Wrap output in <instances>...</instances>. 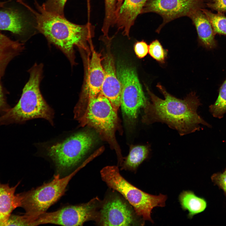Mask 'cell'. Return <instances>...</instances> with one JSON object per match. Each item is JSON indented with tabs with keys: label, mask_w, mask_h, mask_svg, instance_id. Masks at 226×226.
Masks as SVG:
<instances>
[{
	"label": "cell",
	"mask_w": 226,
	"mask_h": 226,
	"mask_svg": "<svg viewBox=\"0 0 226 226\" xmlns=\"http://www.w3.org/2000/svg\"><path fill=\"white\" fill-rule=\"evenodd\" d=\"M100 55L93 51L89 64L86 84L81 100L95 96L101 93L105 73Z\"/></svg>",
	"instance_id": "14"
},
{
	"label": "cell",
	"mask_w": 226,
	"mask_h": 226,
	"mask_svg": "<svg viewBox=\"0 0 226 226\" xmlns=\"http://www.w3.org/2000/svg\"><path fill=\"white\" fill-rule=\"evenodd\" d=\"M157 87L164 99L159 98L146 88L151 100V102L148 101L144 108L145 115L143 120L146 123H165L177 131L181 136L199 130L200 124L211 127L197 113L201 104L195 93H191L181 100L168 93L160 84H158Z\"/></svg>",
	"instance_id": "1"
},
{
	"label": "cell",
	"mask_w": 226,
	"mask_h": 226,
	"mask_svg": "<svg viewBox=\"0 0 226 226\" xmlns=\"http://www.w3.org/2000/svg\"><path fill=\"white\" fill-rule=\"evenodd\" d=\"M84 165L82 164L64 176H61L57 174L51 181L27 192L18 194L20 207L24 209L26 214L35 218L46 212L63 195L70 180Z\"/></svg>",
	"instance_id": "7"
},
{
	"label": "cell",
	"mask_w": 226,
	"mask_h": 226,
	"mask_svg": "<svg viewBox=\"0 0 226 226\" xmlns=\"http://www.w3.org/2000/svg\"><path fill=\"white\" fill-rule=\"evenodd\" d=\"M202 9L193 11L188 17L196 28L200 44L208 50H212L217 47V42L211 24Z\"/></svg>",
	"instance_id": "15"
},
{
	"label": "cell",
	"mask_w": 226,
	"mask_h": 226,
	"mask_svg": "<svg viewBox=\"0 0 226 226\" xmlns=\"http://www.w3.org/2000/svg\"><path fill=\"white\" fill-rule=\"evenodd\" d=\"M1 77H0V79ZM8 104L0 82V114L1 115L7 112L10 109Z\"/></svg>",
	"instance_id": "30"
},
{
	"label": "cell",
	"mask_w": 226,
	"mask_h": 226,
	"mask_svg": "<svg viewBox=\"0 0 226 226\" xmlns=\"http://www.w3.org/2000/svg\"><path fill=\"white\" fill-rule=\"evenodd\" d=\"M5 3V2H0V8L3 7Z\"/></svg>",
	"instance_id": "32"
},
{
	"label": "cell",
	"mask_w": 226,
	"mask_h": 226,
	"mask_svg": "<svg viewBox=\"0 0 226 226\" xmlns=\"http://www.w3.org/2000/svg\"><path fill=\"white\" fill-rule=\"evenodd\" d=\"M202 10L210 22L215 34L226 35V17L221 13H214L203 8Z\"/></svg>",
	"instance_id": "22"
},
{
	"label": "cell",
	"mask_w": 226,
	"mask_h": 226,
	"mask_svg": "<svg viewBox=\"0 0 226 226\" xmlns=\"http://www.w3.org/2000/svg\"><path fill=\"white\" fill-rule=\"evenodd\" d=\"M17 2H19L20 3L24 5L25 6V7H26L27 8H28L30 9V8L28 5H27L22 0H16Z\"/></svg>",
	"instance_id": "31"
},
{
	"label": "cell",
	"mask_w": 226,
	"mask_h": 226,
	"mask_svg": "<svg viewBox=\"0 0 226 226\" xmlns=\"http://www.w3.org/2000/svg\"><path fill=\"white\" fill-rule=\"evenodd\" d=\"M209 110L214 117L218 119L222 118L226 113V78L219 88L217 100L209 106Z\"/></svg>",
	"instance_id": "21"
},
{
	"label": "cell",
	"mask_w": 226,
	"mask_h": 226,
	"mask_svg": "<svg viewBox=\"0 0 226 226\" xmlns=\"http://www.w3.org/2000/svg\"><path fill=\"white\" fill-rule=\"evenodd\" d=\"M116 0H105V14L102 28L105 34H108L110 26L113 25Z\"/></svg>",
	"instance_id": "23"
},
{
	"label": "cell",
	"mask_w": 226,
	"mask_h": 226,
	"mask_svg": "<svg viewBox=\"0 0 226 226\" xmlns=\"http://www.w3.org/2000/svg\"><path fill=\"white\" fill-rule=\"evenodd\" d=\"M43 65L35 64L29 70L30 78L17 104L0 116V125L21 123L35 118H42L54 124V113L43 98L40 84Z\"/></svg>",
	"instance_id": "3"
},
{
	"label": "cell",
	"mask_w": 226,
	"mask_h": 226,
	"mask_svg": "<svg viewBox=\"0 0 226 226\" xmlns=\"http://www.w3.org/2000/svg\"><path fill=\"white\" fill-rule=\"evenodd\" d=\"M35 219L25 213L23 215H11L6 225L34 226Z\"/></svg>",
	"instance_id": "26"
},
{
	"label": "cell",
	"mask_w": 226,
	"mask_h": 226,
	"mask_svg": "<svg viewBox=\"0 0 226 226\" xmlns=\"http://www.w3.org/2000/svg\"><path fill=\"white\" fill-rule=\"evenodd\" d=\"M179 198L183 209L189 211L188 217L190 218L204 211L207 207V202L205 199L197 196L191 191H183Z\"/></svg>",
	"instance_id": "19"
},
{
	"label": "cell",
	"mask_w": 226,
	"mask_h": 226,
	"mask_svg": "<svg viewBox=\"0 0 226 226\" xmlns=\"http://www.w3.org/2000/svg\"><path fill=\"white\" fill-rule=\"evenodd\" d=\"M121 86V106L128 118H136L141 108H144L148 101L143 93L137 73L132 68L119 65L116 70Z\"/></svg>",
	"instance_id": "9"
},
{
	"label": "cell",
	"mask_w": 226,
	"mask_h": 226,
	"mask_svg": "<svg viewBox=\"0 0 226 226\" xmlns=\"http://www.w3.org/2000/svg\"><path fill=\"white\" fill-rule=\"evenodd\" d=\"M148 0H118L115 12L114 24L129 35L132 26Z\"/></svg>",
	"instance_id": "12"
},
{
	"label": "cell",
	"mask_w": 226,
	"mask_h": 226,
	"mask_svg": "<svg viewBox=\"0 0 226 226\" xmlns=\"http://www.w3.org/2000/svg\"><path fill=\"white\" fill-rule=\"evenodd\" d=\"M103 67L105 76L100 93L108 99L117 111L121 106V86L110 54H107L105 57Z\"/></svg>",
	"instance_id": "13"
},
{
	"label": "cell",
	"mask_w": 226,
	"mask_h": 226,
	"mask_svg": "<svg viewBox=\"0 0 226 226\" xmlns=\"http://www.w3.org/2000/svg\"><path fill=\"white\" fill-rule=\"evenodd\" d=\"M203 0V1H209V2H212L214 0Z\"/></svg>",
	"instance_id": "33"
},
{
	"label": "cell",
	"mask_w": 226,
	"mask_h": 226,
	"mask_svg": "<svg viewBox=\"0 0 226 226\" xmlns=\"http://www.w3.org/2000/svg\"><path fill=\"white\" fill-rule=\"evenodd\" d=\"M134 49L136 55L139 58L144 57L148 52V45L143 40L136 42Z\"/></svg>",
	"instance_id": "28"
},
{
	"label": "cell",
	"mask_w": 226,
	"mask_h": 226,
	"mask_svg": "<svg viewBox=\"0 0 226 226\" xmlns=\"http://www.w3.org/2000/svg\"><path fill=\"white\" fill-rule=\"evenodd\" d=\"M148 149L143 145L135 146L130 150L128 156L121 164V170L135 171L148 156Z\"/></svg>",
	"instance_id": "20"
},
{
	"label": "cell",
	"mask_w": 226,
	"mask_h": 226,
	"mask_svg": "<svg viewBox=\"0 0 226 226\" xmlns=\"http://www.w3.org/2000/svg\"><path fill=\"white\" fill-rule=\"evenodd\" d=\"M38 12L35 15L36 28L48 41L59 48L71 63L74 60V48L84 47L91 36L93 27L89 23L80 25L69 21L64 17L48 12L36 3Z\"/></svg>",
	"instance_id": "2"
},
{
	"label": "cell",
	"mask_w": 226,
	"mask_h": 226,
	"mask_svg": "<svg viewBox=\"0 0 226 226\" xmlns=\"http://www.w3.org/2000/svg\"><path fill=\"white\" fill-rule=\"evenodd\" d=\"M67 0H47L41 6L46 11L64 16V9Z\"/></svg>",
	"instance_id": "25"
},
{
	"label": "cell",
	"mask_w": 226,
	"mask_h": 226,
	"mask_svg": "<svg viewBox=\"0 0 226 226\" xmlns=\"http://www.w3.org/2000/svg\"><path fill=\"white\" fill-rule=\"evenodd\" d=\"M18 184L10 187L0 183V225L6 226L12 211L20 207L18 195L14 194Z\"/></svg>",
	"instance_id": "16"
},
{
	"label": "cell",
	"mask_w": 226,
	"mask_h": 226,
	"mask_svg": "<svg viewBox=\"0 0 226 226\" xmlns=\"http://www.w3.org/2000/svg\"><path fill=\"white\" fill-rule=\"evenodd\" d=\"M154 59L160 63H164L167 56V51L165 50L157 40L151 42L148 46V52Z\"/></svg>",
	"instance_id": "24"
},
{
	"label": "cell",
	"mask_w": 226,
	"mask_h": 226,
	"mask_svg": "<svg viewBox=\"0 0 226 226\" xmlns=\"http://www.w3.org/2000/svg\"><path fill=\"white\" fill-rule=\"evenodd\" d=\"M95 141L93 133L82 131L71 133L63 138L46 143L43 146L46 155L52 161L57 174L62 176L76 169Z\"/></svg>",
	"instance_id": "4"
},
{
	"label": "cell",
	"mask_w": 226,
	"mask_h": 226,
	"mask_svg": "<svg viewBox=\"0 0 226 226\" xmlns=\"http://www.w3.org/2000/svg\"><path fill=\"white\" fill-rule=\"evenodd\" d=\"M23 45L0 32V77H2L8 63L22 51Z\"/></svg>",
	"instance_id": "18"
},
{
	"label": "cell",
	"mask_w": 226,
	"mask_h": 226,
	"mask_svg": "<svg viewBox=\"0 0 226 226\" xmlns=\"http://www.w3.org/2000/svg\"><path fill=\"white\" fill-rule=\"evenodd\" d=\"M138 216L131 205L120 196L113 194L102 201L95 221L101 226L143 225Z\"/></svg>",
	"instance_id": "10"
},
{
	"label": "cell",
	"mask_w": 226,
	"mask_h": 226,
	"mask_svg": "<svg viewBox=\"0 0 226 226\" xmlns=\"http://www.w3.org/2000/svg\"><path fill=\"white\" fill-rule=\"evenodd\" d=\"M27 23L21 13L16 9H0V30L8 31L17 35L25 33Z\"/></svg>",
	"instance_id": "17"
},
{
	"label": "cell",
	"mask_w": 226,
	"mask_h": 226,
	"mask_svg": "<svg viewBox=\"0 0 226 226\" xmlns=\"http://www.w3.org/2000/svg\"><path fill=\"white\" fill-rule=\"evenodd\" d=\"M207 5L209 8L218 13L226 12V0H214Z\"/></svg>",
	"instance_id": "29"
},
{
	"label": "cell",
	"mask_w": 226,
	"mask_h": 226,
	"mask_svg": "<svg viewBox=\"0 0 226 226\" xmlns=\"http://www.w3.org/2000/svg\"><path fill=\"white\" fill-rule=\"evenodd\" d=\"M203 0H148L141 13H154L160 15L163 22L157 30L159 32L166 23L177 18L188 16L193 11L203 8Z\"/></svg>",
	"instance_id": "11"
},
{
	"label": "cell",
	"mask_w": 226,
	"mask_h": 226,
	"mask_svg": "<svg viewBox=\"0 0 226 226\" xmlns=\"http://www.w3.org/2000/svg\"><path fill=\"white\" fill-rule=\"evenodd\" d=\"M102 202L96 197L85 203L67 205L56 211L46 212L36 218L34 226L45 224L81 226L87 221H95Z\"/></svg>",
	"instance_id": "8"
},
{
	"label": "cell",
	"mask_w": 226,
	"mask_h": 226,
	"mask_svg": "<svg viewBox=\"0 0 226 226\" xmlns=\"http://www.w3.org/2000/svg\"><path fill=\"white\" fill-rule=\"evenodd\" d=\"M100 173L102 180L107 186L120 193L139 217L153 223L151 218L152 210L155 207L165 206L167 198L166 195H151L135 187L121 175L117 166L105 167Z\"/></svg>",
	"instance_id": "6"
},
{
	"label": "cell",
	"mask_w": 226,
	"mask_h": 226,
	"mask_svg": "<svg viewBox=\"0 0 226 226\" xmlns=\"http://www.w3.org/2000/svg\"><path fill=\"white\" fill-rule=\"evenodd\" d=\"M117 112L108 99L100 93L80 100L74 108V118L81 126L94 128L111 143L115 141Z\"/></svg>",
	"instance_id": "5"
},
{
	"label": "cell",
	"mask_w": 226,
	"mask_h": 226,
	"mask_svg": "<svg viewBox=\"0 0 226 226\" xmlns=\"http://www.w3.org/2000/svg\"><path fill=\"white\" fill-rule=\"evenodd\" d=\"M211 179L213 183L223 191L226 196V169L223 172L213 174Z\"/></svg>",
	"instance_id": "27"
}]
</instances>
